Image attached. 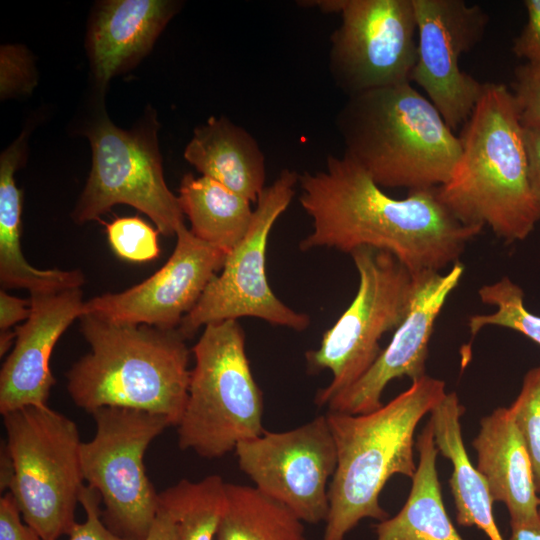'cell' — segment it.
Returning a JSON list of instances; mask_svg holds the SVG:
<instances>
[{"instance_id": "cell-18", "label": "cell", "mask_w": 540, "mask_h": 540, "mask_svg": "<svg viewBox=\"0 0 540 540\" xmlns=\"http://www.w3.org/2000/svg\"><path fill=\"white\" fill-rule=\"evenodd\" d=\"M171 0H109L94 11L86 48L96 83L105 87L112 77L134 67L180 9Z\"/></svg>"}, {"instance_id": "cell-30", "label": "cell", "mask_w": 540, "mask_h": 540, "mask_svg": "<svg viewBox=\"0 0 540 540\" xmlns=\"http://www.w3.org/2000/svg\"><path fill=\"white\" fill-rule=\"evenodd\" d=\"M37 83L33 60L21 45H3L0 51V94L5 99L30 93Z\"/></svg>"}, {"instance_id": "cell-19", "label": "cell", "mask_w": 540, "mask_h": 540, "mask_svg": "<svg viewBox=\"0 0 540 540\" xmlns=\"http://www.w3.org/2000/svg\"><path fill=\"white\" fill-rule=\"evenodd\" d=\"M473 447L476 468L492 500L506 505L510 521L540 519L531 459L508 408H497L482 418Z\"/></svg>"}, {"instance_id": "cell-16", "label": "cell", "mask_w": 540, "mask_h": 540, "mask_svg": "<svg viewBox=\"0 0 540 540\" xmlns=\"http://www.w3.org/2000/svg\"><path fill=\"white\" fill-rule=\"evenodd\" d=\"M464 271L459 261L444 274L433 271L417 274L409 312L390 343L356 382L328 403L329 411L352 415L373 412L383 406L381 396L390 381L404 376L415 381L426 375L428 345L435 322Z\"/></svg>"}, {"instance_id": "cell-32", "label": "cell", "mask_w": 540, "mask_h": 540, "mask_svg": "<svg viewBox=\"0 0 540 540\" xmlns=\"http://www.w3.org/2000/svg\"><path fill=\"white\" fill-rule=\"evenodd\" d=\"M79 501L86 513V519L83 523H75L68 534L69 540H133L118 535L101 519V497L95 489L84 486ZM36 540L41 539L37 536Z\"/></svg>"}, {"instance_id": "cell-35", "label": "cell", "mask_w": 540, "mask_h": 540, "mask_svg": "<svg viewBox=\"0 0 540 540\" xmlns=\"http://www.w3.org/2000/svg\"><path fill=\"white\" fill-rule=\"evenodd\" d=\"M528 177L532 193L540 206V129L524 128Z\"/></svg>"}, {"instance_id": "cell-1", "label": "cell", "mask_w": 540, "mask_h": 540, "mask_svg": "<svg viewBox=\"0 0 540 540\" xmlns=\"http://www.w3.org/2000/svg\"><path fill=\"white\" fill-rule=\"evenodd\" d=\"M299 202L312 219L303 251L371 247L392 253L414 274L440 272L459 262L482 228L458 221L437 187L396 199L346 156L329 155L324 169L299 174Z\"/></svg>"}, {"instance_id": "cell-31", "label": "cell", "mask_w": 540, "mask_h": 540, "mask_svg": "<svg viewBox=\"0 0 540 540\" xmlns=\"http://www.w3.org/2000/svg\"><path fill=\"white\" fill-rule=\"evenodd\" d=\"M511 92L523 128L540 129V66L516 67Z\"/></svg>"}, {"instance_id": "cell-33", "label": "cell", "mask_w": 540, "mask_h": 540, "mask_svg": "<svg viewBox=\"0 0 540 540\" xmlns=\"http://www.w3.org/2000/svg\"><path fill=\"white\" fill-rule=\"evenodd\" d=\"M527 21L514 39L512 51L533 66H540V0H525Z\"/></svg>"}, {"instance_id": "cell-6", "label": "cell", "mask_w": 540, "mask_h": 540, "mask_svg": "<svg viewBox=\"0 0 540 540\" xmlns=\"http://www.w3.org/2000/svg\"><path fill=\"white\" fill-rule=\"evenodd\" d=\"M192 352L195 364L177 425L178 444L201 457L219 458L265 431L262 391L238 320L207 324Z\"/></svg>"}, {"instance_id": "cell-37", "label": "cell", "mask_w": 540, "mask_h": 540, "mask_svg": "<svg viewBox=\"0 0 540 540\" xmlns=\"http://www.w3.org/2000/svg\"><path fill=\"white\" fill-rule=\"evenodd\" d=\"M145 540H179L173 519L160 504Z\"/></svg>"}, {"instance_id": "cell-29", "label": "cell", "mask_w": 540, "mask_h": 540, "mask_svg": "<svg viewBox=\"0 0 540 540\" xmlns=\"http://www.w3.org/2000/svg\"><path fill=\"white\" fill-rule=\"evenodd\" d=\"M106 233L115 254L126 261L149 262L160 254V232L138 216L115 218L106 224Z\"/></svg>"}, {"instance_id": "cell-25", "label": "cell", "mask_w": 540, "mask_h": 540, "mask_svg": "<svg viewBox=\"0 0 540 540\" xmlns=\"http://www.w3.org/2000/svg\"><path fill=\"white\" fill-rule=\"evenodd\" d=\"M215 540H307L302 520L256 487L226 483Z\"/></svg>"}, {"instance_id": "cell-9", "label": "cell", "mask_w": 540, "mask_h": 540, "mask_svg": "<svg viewBox=\"0 0 540 540\" xmlns=\"http://www.w3.org/2000/svg\"><path fill=\"white\" fill-rule=\"evenodd\" d=\"M157 124L148 114L126 130L103 116L86 130L92 165L72 212L76 223L99 220L113 206L126 204L149 216L164 236L176 235L185 225L178 196L164 179Z\"/></svg>"}, {"instance_id": "cell-27", "label": "cell", "mask_w": 540, "mask_h": 540, "mask_svg": "<svg viewBox=\"0 0 540 540\" xmlns=\"http://www.w3.org/2000/svg\"><path fill=\"white\" fill-rule=\"evenodd\" d=\"M482 303L496 310L489 314H476L468 318L470 334L475 336L482 328L498 326L514 330L540 345V316L525 306L523 289L508 277L485 284L478 290Z\"/></svg>"}, {"instance_id": "cell-3", "label": "cell", "mask_w": 540, "mask_h": 540, "mask_svg": "<svg viewBox=\"0 0 540 540\" xmlns=\"http://www.w3.org/2000/svg\"><path fill=\"white\" fill-rule=\"evenodd\" d=\"M79 319L90 352L66 375L73 402L90 414L102 407L130 408L162 415L177 426L191 371L180 331L91 313Z\"/></svg>"}, {"instance_id": "cell-34", "label": "cell", "mask_w": 540, "mask_h": 540, "mask_svg": "<svg viewBox=\"0 0 540 540\" xmlns=\"http://www.w3.org/2000/svg\"><path fill=\"white\" fill-rule=\"evenodd\" d=\"M10 492L0 498V540H36V533L23 522Z\"/></svg>"}, {"instance_id": "cell-39", "label": "cell", "mask_w": 540, "mask_h": 540, "mask_svg": "<svg viewBox=\"0 0 540 540\" xmlns=\"http://www.w3.org/2000/svg\"><path fill=\"white\" fill-rule=\"evenodd\" d=\"M0 462V487L3 491L10 488L13 478V464L6 443L1 448Z\"/></svg>"}, {"instance_id": "cell-40", "label": "cell", "mask_w": 540, "mask_h": 540, "mask_svg": "<svg viewBox=\"0 0 540 540\" xmlns=\"http://www.w3.org/2000/svg\"><path fill=\"white\" fill-rule=\"evenodd\" d=\"M16 331L10 329L1 330L0 333V355L3 356L15 343Z\"/></svg>"}, {"instance_id": "cell-5", "label": "cell", "mask_w": 540, "mask_h": 540, "mask_svg": "<svg viewBox=\"0 0 540 540\" xmlns=\"http://www.w3.org/2000/svg\"><path fill=\"white\" fill-rule=\"evenodd\" d=\"M446 394L444 381L425 375L373 412L325 414L337 465L328 486L329 512L322 540H344L364 518H388L379 503L380 493L394 474L414 476L415 429Z\"/></svg>"}, {"instance_id": "cell-11", "label": "cell", "mask_w": 540, "mask_h": 540, "mask_svg": "<svg viewBox=\"0 0 540 540\" xmlns=\"http://www.w3.org/2000/svg\"><path fill=\"white\" fill-rule=\"evenodd\" d=\"M298 181L296 171L284 169L264 188L255 203L246 235L228 253L220 273L211 279L177 328L186 339L209 323L242 317L262 319L295 331L310 326L309 315L288 307L274 294L265 270L269 234L290 205Z\"/></svg>"}, {"instance_id": "cell-38", "label": "cell", "mask_w": 540, "mask_h": 540, "mask_svg": "<svg viewBox=\"0 0 540 540\" xmlns=\"http://www.w3.org/2000/svg\"><path fill=\"white\" fill-rule=\"evenodd\" d=\"M509 540H540V519L530 521H510Z\"/></svg>"}, {"instance_id": "cell-13", "label": "cell", "mask_w": 540, "mask_h": 540, "mask_svg": "<svg viewBox=\"0 0 540 540\" xmlns=\"http://www.w3.org/2000/svg\"><path fill=\"white\" fill-rule=\"evenodd\" d=\"M239 468L258 490L316 524L329 512L327 482L337 465L336 445L326 415L283 432L264 431L240 442Z\"/></svg>"}, {"instance_id": "cell-22", "label": "cell", "mask_w": 540, "mask_h": 540, "mask_svg": "<svg viewBox=\"0 0 540 540\" xmlns=\"http://www.w3.org/2000/svg\"><path fill=\"white\" fill-rule=\"evenodd\" d=\"M464 406L455 392L445 397L430 412L434 440L438 452L449 459L453 470L449 480L461 526H475L490 540H503L492 512V497L488 485L470 462L461 432L460 418Z\"/></svg>"}, {"instance_id": "cell-8", "label": "cell", "mask_w": 540, "mask_h": 540, "mask_svg": "<svg viewBox=\"0 0 540 540\" xmlns=\"http://www.w3.org/2000/svg\"><path fill=\"white\" fill-rule=\"evenodd\" d=\"M350 255L359 276L355 297L324 333L319 347L305 354L309 373L326 369L332 374L331 382L316 393L319 407L371 367L382 351L380 339L403 322L416 289L417 274L392 253L361 247Z\"/></svg>"}, {"instance_id": "cell-17", "label": "cell", "mask_w": 540, "mask_h": 540, "mask_svg": "<svg viewBox=\"0 0 540 540\" xmlns=\"http://www.w3.org/2000/svg\"><path fill=\"white\" fill-rule=\"evenodd\" d=\"M31 312L16 327L14 347L0 372V413L27 406H47L55 378L50 369L53 348L69 327L84 314L80 288L30 295Z\"/></svg>"}, {"instance_id": "cell-20", "label": "cell", "mask_w": 540, "mask_h": 540, "mask_svg": "<svg viewBox=\"0 0 540 540\" xmlns=\"http://www.w3.org/2000/svg\"><path fill=\"white\" fill-rule=\"evenodd\" d=\"M184 158L202 176L254 204L266 187L265 156L258 142L225 116H212L194 130Z\"/></svg>"}, {"instance_id": "cell-21", "label": "cell", "mask_w": 540, "mask_h": 540, "mask_svg": "<svg viewBox=\"0 0 540 540\" xmlns=\"http://www.w3.org/2000/svg\"><path fill=\"white\" fill-rule=\"evenodd\" d=\"M27 132H23L0 156V283L2 288L27 289L32 294L80 288L82 271L31 266L21 250L22 191L14 175L26 153Z\"/></svg>"}, {"instance_id": "cell-24", "label": "cell", "mask_w": 540, "mask_h": 540, "mask_svg": "<svg viewBox=\"0 0 540 540\" xmlns=\"http://www.w3.org/2000/svg\"><path fill=\"white\" fill-rule=\"evenodd\" d=\"M179 203L190 220V231L227 254L246 235L253 217L251 201L206 176L185 174Z\"/></svg>"}, {"instance_id": "cell-2", "label": "cell", "mask_w": 540, "mask_h": 540, "mask_svg": "<svg viewBox=\"0 0 540 540\" xmlns=\"http://www.w3.org/2000/svg\"><path fill=\"white\" fill-rule=\"evenodd\" d=\"M523 130L511 90L502 83H485L459 136L458 162L449 180L437 187L458 221L487 226L506 243L525 240L540 221Z\"/></svg>"}, {"instance_id": "cell-41", "label": "cell", "mask_w": 540, "mask_h": 540, "mask_svg": "<svg viewBox=\"0 0 540 540\" xmlns=\"http://www.w3.org/2000/svg\"><path fill=\"white\" fill-rule=\"evenodd\" d=\"M538 513H539V516H540V505H539Z\"/></svg>"}, {"instance_id": "cell-15", "label": "cell", "mask_w": 540, "mask_h": 540, "mask_svg": "<svg viewBox=\"0 0 540 540\" xmlns=\"http://www.w3.org/2000/svg\"><path fill=\"white\" fill-rule=\"evenodd\" d=\"M165 265L143 282L85 302L84 313L113 321L176 329L194 308L227 253L198 239L183 225Z\"/></svg>"}, {"instance_id": "cell-26", "label": "cell", "mask_w": 540, "mask_h": 540, "mask_svg": "<svg viewBox=\"0 0 540 540\" xmlns=\"http://www.w3.org/2000/svg\"><path fill=\"white\" fill-rule=\"evenodd\" d=\"M179 540H215L226 506V483L218 475L186 479L159 493Z\"/></svg>"}, {"instance_id": "cell-36", "label": "cell", "mask_w": 540, "mask_h": 540, "mask_svg": "<svg viewBox=\"0 0 540 540\" xmlns=\"http://www.w3.org/2000/svg\"><path fill=\"white\" fill-rule=\"evenodd\" d=\"M31 312V301L0 291V328L10 329L17 322L27 320Z\"/></svg>"}, {"instance_id": "cell-23", "label": "cell", "mask_w": 540, "mask_h": 540, "mask_svg": "<svg viewBox=\"0 0 540 540\" xmlns=\"http://www.w3.org/2000/svg\"><path fill=\"white\" fill-rule=\"evenodd\" d=\"M419 462L402 509L375 525L376 540H463L443 504L436 470V448L430 421L418 436Z\"/></svg>"}, {"instance_id": "cell-7", "label": "cell", "mask_w": 540, "mask_h": 540, "mask_svg": "<svg viewBox=\"0 0 540 540\" xmlns=\"http://www.w3.org/2000/svg\"><path fill=\"white\" fill-rule=\"evenodd\" d=\"M2 416L13 464L9 492L25 524L41 540L69 534L84 487L76 423L48 406Z\"/></svg>"}, {"instance_id": "cell-10", "label": "cell", "mask_w": 540, "mask_h": 540, "mask_svg": "<svg viewBox=\"0 0 540 540\" xmlns=\"http://www.w3.org/2000/svg\"><path fill=\"white\" fill-rule=\"evenodd\" d=\"M92 415L95 436L81 445L84 481L100 495L111 530L145 540L159 509V494L146 474L144 454L171 424L162 415L122 407H102Z\"/></svg>"}, {"instance_id": "cell-28", "label": "cell", "mask_w": 540, "mask_h": 540, "mask_svg": "<svg viewBox=\"0 0 540 540\" xmlns=\"http://www.w3.org/2000/svg\"><path fill=\"white\" fill-rule=\"evenodd\" d=\"M508 409L530 456L536 492L540 493V366L525 374L521 390Z\"/></svg>"}, {"instance_id": "cell-14", "label": "cell", "mask_w": 540, "mask_h": 540, "mask_svg": "<svg viewBox=\"0 0 540 540\" xmlns=\"http://www.w3.org/2000/svg\"><path fill=\"white\" fill-rule=\"evenodd\" d=\"M417 21V60L411 75L454 131L464 125L485 83L463 71L460 57L484 36L487 13L464 0H413Z\"/></svg>"}, {"instance_id": "cell-4", "label": "cell", "mask_w": 540, "mask_h": 540, "mask_svg": "<svg viewBox=\"0 0 540 540\" xmlns=\"http://www.w3.org/2000/svg\"><path fill=\"white\" fill-rule=\"evenodd\" d=\"M335 124L343 155L381 188L440 187L461 152L460 138L411 83L347 97Z\"/></svg>"}, {"instance_id": "cell-12", "label": "cell", "mask_w": 540, "mask_h": 540, "mask_svg": "<svg viewBox=\"0 0 540 540\" xmlns=\"http://www.w3.org/2000/svg\"><path fill=\"white\" fill-rule=\"evenodd\" d=\"M339 13L330 36L329 72L349 96L411 83L417 60L413 0H317L303 2Z\"/></svg>"}]
</instances>
